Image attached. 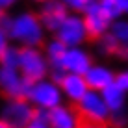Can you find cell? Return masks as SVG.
Segmentation results:
<instances>
[{
  "label": "cell",
  "instance_id": "obj_28",
  "mask_svg": "<svg viewBox=\"0 0 128 128\" xmlns=\"http://www.w3.org/2000/svg\"><path fill=\"white\" fill-rule=\"evenodd\" d=\"M0 128H10V126H8V124H6V122H4V121H2V119H0Z\"/></svg>",
  "mask_w": 128,
  "mask_h": 128
},
{
  "label": "cell",
  "instance_id": "obj_26",
  "mask_svg": "<svg viewBox=\"0 0 128 128\" xmlns=\"http://www.w3.org/2000/svg\"><path fill=\"white\" fill-rule=\"evenodd\" d=\"M82 128H110L108 124H87V122H84Z\"/></svg>",
  "mask_w": 128,
  "mask_h": 128
},
{
  "label": "cell",
  "instance_id": "obj_10",
  "mask_svg": "<svg viewBox=\"0 0 128 128\" xmlns=\"http://www.w3.org/2000/svg\"><path fill=\"white\" fill-rule=\"evenodd\" d=\"M69 10L63 2L60 0H41V6H39L37 17L41 20V24L45 26V30L54 34L56 28L63 22V19L69 15Z\"/></svg>",
  "mask_w": 128,
  "mask_h": 128
},
{
  "label": "cell",
  "instance_id": "obj_20",
  "mask_svg": "<svg viewBox=\"0 0 128 128\" xmlns=\"http://www.w3.org/2000/svg\"><path fill=\"white\" fill-rule=\"evenodd\" d=\"M26 128H52L48 119H46V112H35L34 119L28 122Z\"/></svg>",
  "mask_w": 128,
  "mask_h": 128
},
{
  "label": "cell",
  "instance_id": "obj_9",
  "mask_svg": "<svg viewBox=\"0 0 128 128\" xmlns=\"http://www.w3.org/2000/svg\"><path fill=\"white\" fill-rule=\"evenodd\" d=\"M93 65L91 54L84 50L82 46H67L61 56L60 69L63 72H72V74H86V70Z\"/></svg>",
  "mask_w": 128,
  "mask_h": 128
},
{
  "label": "cell",
  "instance_id": "obj_15",
  "mask_svg": "<svg viewBox=\"0 0 128 128\" xmlns=\"http://www.w3.org/2000/svg\"><path fill=\"white\" fill-rule=\"evenodd\" d=\"M65 48H67V46H65L60 39H56V37L48 39V41L45 43L43 54H45L48 65H50V69H60V61H61V56H63Z\"/></svg>",
  "mask_w": 128,
  "mask_h": 128
},
{
  "label": "cell",
  "instance_id": "obj_11",
  "mask_svg": "<svg viewBox=\"0 0 128 128\" xmlns=\"http://www.w3.org/2000/svg\"><path fill=\"white\" fill-rule=\"evenodd\" d=\"M46 119L52 128H82V119L76 108L69 104H60L46 112Z\"/></svg>",
  "mask_w": 128,
  "mask_h": 128
},
{
  "label": "cell",
  "instance_id": "obj_25",
  "mask_svg": "<svg viewBox=\"0 0 128 128\" xmlns=\"http://www.w3.org/2000/svg\"><path fill=\"white\" fill-rule=\"evenodd\" d=\"M15 4H19V0H0V8H2L4 11L10 10V8H13Z\"/></svg>",
  "mask_w": 128,
  "mask_h": 128
},
{
  "label": "cell",
  "instance_id": "obj_4",
  "mask_svg": "<svg viewBox=\"0 0 128 128\" xmlns=\"http://www.w3.org/2000/svg\"><path fill=\"white\" fill-rule=\"evenodd\" d=\"M76 112L82 122H87V124H106L110 121V115H112L100 91H93V89H89L76 102Z\"/></svg>",
  "mask_w": 128,
  "mask_h": 128
},
{
  "label": "cell",
  "instance_id": "obj_12",
  "mask_svg": "<svg viewBox=\"0 0 128 128\" xmlns=\"http://www.w3.org/2000/svg\"><path fill=\"white\" fill-rule=\"evenodd\" d=\"M60 89H61V95H63V100H69V102L76 104L89 91V87H87L86 78L82 74L65 72L60 80Z\"/></svg>",
  "mask_w": 128,
  "mask_h": 128
},
{
  "label": "cell",
  "instance_id": "obj_21",
  "mask_svg": "<svg viewBox=\"0 0 128 128\" xmlns=\"http://www.w3.org/2000/svg\"><path fill=\"white\" fill-rule=\"evenodd\" d=\"M60 2H63L65 6H67L69 11H72V13H82L91 0H60Z\"/></svg>",
  "mask_w": 128,
  "mask_h": 128
},
{
  "label": "cell",
  "instance_id": "obj_1",
  "mask_svg": "<svg viewBox=\"0 0 128 128\" xmlns=\"http://www.w3.org/2000/svg\"><path fill=\"white\" fill-rule=\"evenodd\" d=\"M0 26L8 32L10 41H15L19 46H35L39 48L45 43V26L41 24L37 13L20 11L13 17L4 15Z\"/></svg>",
  "mask_w": 128,
  "mask_h": 128
},
{
  "label": "cell",
  "instance_id": "obj_5",
  "mask_svg": "<svg viewBox=\"0 0 128 128\" xmlns=\"http://www.w3.org/2000/svg\"><path fill=\"white\" fill-rule=\"evenodd\" d=\"M34 115L35 110L26 98H8L0 108V119L10 128H26Z\"/></svg>",
  "mask_w": 128,
  "mask_h": 128
},
{
  "label": "cell",
  "instance_id": "obj_18",
  "mask_svg": "<svg viewBox=\"0 0 128 128\" xmlns=\"http://www.w3.org/2000/svg\"><path fill=\"white\" fill-rule=\"evenodd\" d=\"M96 41H98V50L102 52V54H119V50H121V45L115 41V37L110 32H106L102 37H98Z\"/></svg>",
  "mask_w": 128,
  "mask_h": 128
},
{
  "label": "cell",
  "instance_id": "obj_16",
  "mask_svg": "<svg viewBox=\"0 0 128 128\" xmlns=\"http://www.w3.org/2000/svg\"><path fill=\"white\" fill-rule=\"evenodd\" d=\"M108 32L115 37V41H117L121 46H126V45H128V20H124V19L112 20Z\"/></svg>",
  "mask_w": 128,
  "mask_h": 128
},
{
  "label": "cell",
  "instance_id": "obj_17",
  "mask_svg": "<svg viewBox=\"0 0 128 128\" xmlns=\"http://www.w3.org/2000/svg\"><path fill=\"white\" fill-rule=\"evenodd\" d=\"M96 2H98L100 10L104 11V15L108 17L110 20L121 19L122 10H121V4H119V0H96Z\"/></svg>",
  "mask_w": 128,
  "mask_h": 128
},
{
  "label": "cell",
  "instance_id": "obj_24",
  "mask_svg": "<svg viewBox=\"0 0 128 128\" xmlns=\"http://www.w3.org/2000/svg\"><path fill=\"white\" fill-rule=\"evenodd\" d=\"M11 45V41H10V35H8V32L0 26V56L4 54V50H6L8 46Z\"/></svg>",
  "mask_w": 128,
  "mask_h": 128
},
{
  "label": "cell",
  "instance_id": "obj_23",
  "mask_svg": "<svg viewBox=\"0 0 128 128\" xmlns=\"http://www.w3.org/2000/svg\"><path fill=\"white\" fill-rule=\"evenodd\" d=\"M110 121L113 122L117 128H122L126 124V115H124V112H117V113H112L110 115Z\"/></svg>",
  "mask_w": 128,
  "mask_h": 128
},
{
  "label": "cell",
  "instance_id": "obj_2",
  "mask_svg": "<svg viewBox=\"0 0 128 128\" xmlns=\"http://www.w3.org/2000/svg\"><path fill=\"white\" fill-rule=\"evenodd\" d=\"M26 100L34 106L35 112H50L52 108L63 104V95H61L60 84H56L50 78H43V80L32 82Z\"/></svg>",
  "mask_w": 128,
  "mask_h": 128
},
{
  "label": "cell",
  "instance_id": "obj_7",
  "mask_svg": "<svg viewBox=\"0 0 128 128\" xmlns=\"http://www.w3.org/2000/svg\"><path fill=\"white\" fill-rule=\"evenodd\" d=\"M32 82H28L19 69L0 65V93L6 98H26Z\"/></svg>",
  "mask_w": 128,
  "mask_h": 128
},
{
  "label": "cell",
  "instance_id": "obj_13",
  "mask_svg": "<svg viewBox=\"0 0 128 128\" xmlns=\"http://www.w3.org/2000/svg\"><path fill=\"white\" fill-rule=\"evenodd\" d=\"M84 78H86V84H87V87H89V89H93V91H102L104 87H108L110 84H113L115 74H113L108 67H104V65L93 63L89 69L86 70Z\"/></svg>",
  "mask_w": 128,
  "mask_h": 128
},
{
  "label": "cell",
  "instance_id": "obj_6",
  "mask_svg": "<svg viewBox=\"0 0 128 128\" xmlns=\"http://www.w3.org/2000/svg\"><path fill=\"white\" fill-rule=\"evenodd\" d=\"M54 37L60 39L65 46H82L84 41H87V32L84 26L80 13H69L54 32Z\"/></svg>",
  "mask_w": 128,
  "mask_h": 128
},
{
  "label": "cell",
  "instance_id": "obj_14",
  "mask_svg": "<svg viewBox=\"0 0 128 128\" xmlns=\"http://www.w3.org/2000/svg\"><path fill=\"white\" fill-rule=\"evenodd\" d=\"M100 95H102L106 106H108V110L112 113H117V112H124V91L121 89V87H117L115 84H110L108 87H104L102 91H100Z\"/></svg>",
  "mask_w": 128,
  "mask_h": 128
},
{
  "label": "cell",
  "instance_id": "obj_29",
  "mask_svg": "<svg viewBox=\"0 0 128 128\" xmlns=\"http://www.w3.org/2000/svg\"><path fill=\"white\" fill-rule=\"evenodd\" d=\"M2 17H4V10L0 8V20H2Z\"/></svg>",
  "mask_w": 128,
  "mask_h": 128
},
{
  "label": "cell",
  "instance_id": "obj_30",
  "mask_svg": "<svg viewBox=\"0 0 128 128\" xmlns=\"http://www.w3.org/2000/svg\"><path fill=\"white\" fill-rule=\"evenodd\" d=\"M37 2H41V0H37Z\"/></svg>",
  "mask_w": 128,
  "mask_h": 128
},
{
  "label": "cell",
  "instance_id": "obj_8",
  "mask_svg": "<svg viewBox=\"0 0 128 128\" xmlns=\"http://www.w3.org/2000/svg\"><path fill=\"white\" fill-rule=\"evenodd\" d=\"M80 15H82L84 26H86V32H87V39H98L110 30L112 20L104 15V11L100 10L96 0H91Z\"/></svg>",
  "mask_w": 128,
  "mask_h": 128
},
{
  "label": "cell",
  "instance_id": "obj_27",
  "mask_svg": "<svg viewBox=\"0 0 128 128\" xmlns=\"http://www.w3.org/2000/svg\"><path fill=\"white\" fill-rule=\"evenodd\" d=\"M119 4H121L122 13H128V0H119Z\"/></svg>",
  "mask_w": 128,
  "mask_h": 128
},
{
  "label": "cell",
  "instance_id": "obj_22",
  "mask_svg": "<svg viewBox=\"0 0 128 128\" xmlns=\"http://www.w3.org/2000/svg\"><path fill=\"white\" fill-rule=\"evenodd\" d=\"M113 84H115L117 87H121L122 91H128V69L126 70H122V72H119L115 74V80H113Z\"/></svg>",
  "mask_w": 128,
  "mask_h": 128
},
{
  "label": "cell",
  "instance_id": "obj_19",
  "mask_svg": "<svg viewBox=\"0 0 128 128\" xmlns=\"http://www.w3.org/2000/svg\"><path fill=\"white\" fill-rule=\"evenodd\" d=\"M0 65L17 69V65H19V46H11V45L8 46L4 50V54L0 56Z\"/></svg>",
  "mask_w": 128,
  "mask_h": 128
},
{
  "label": "cell",
  "instance_id": "obj_3",
  "mask_svg": "<svg viewBox=\"0 0 128 128\" xmlns=\"http://www.w3.org/2000/svg\"><path fill=\"white\" fill-rule=\"evenodd\" d=\"M17 69L28 82H37L43 78H48V72H50V65H48L43 50L35 46H19Z\"/></svg>",
  "mask_w": 128,
  "mask_h": 128
}]
</instances>
